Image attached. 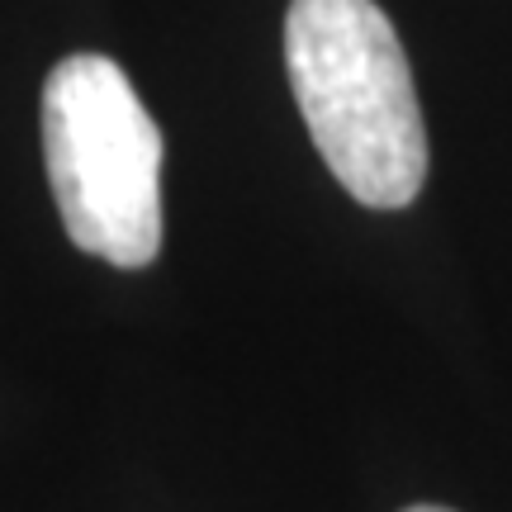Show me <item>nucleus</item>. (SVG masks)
<instances>
[{
  "mask_svg": "<svg viewBox=\"0 0 512 512\" xmlns=\"http://www.w3.org/2000/svg\"><path fill=\"white\" fill-rule=\"evenodd\" d=\"M285 72L328 171L366 209H403L427 181L413 72L375 0H290Z\"/></svg>",
  "mask_w": 512,
  "mask_h": 512,
  "instance_id": "nucleus-1",
  "label": "nucleus"
},
{
  "mask_svg": "<svg viewBox=\"0 0 512 512\" xmlns=\"http://www.w3.org/2000/svg\"><path fill=\"white\" fill-rule=\"evenodd\" d=\"M43 162L67 238L119 271L162 252V133L119 62L62 57L43 81Z\"/></svg>",
  "mask_w": 512,
  "mask_h": 512,
  "instance_id": "nucleus-2",
  "label": "nucleus"
},
{
  "mask_svg": "<svg viewBox=\"0 0 512 512\" xmlns=\"http://www.w3.org/2000/svg\"><path fill=\"white\" fill-rule=\"evenodd\" d=\"M408 512H451V508H432V503H418V508H408Z\"/></svg>",
  "mask_w": 512,
  "mask_h": 512,
  "instance_id": "nucleus-3",
  "label": "nucleus"
}]
</instances>
